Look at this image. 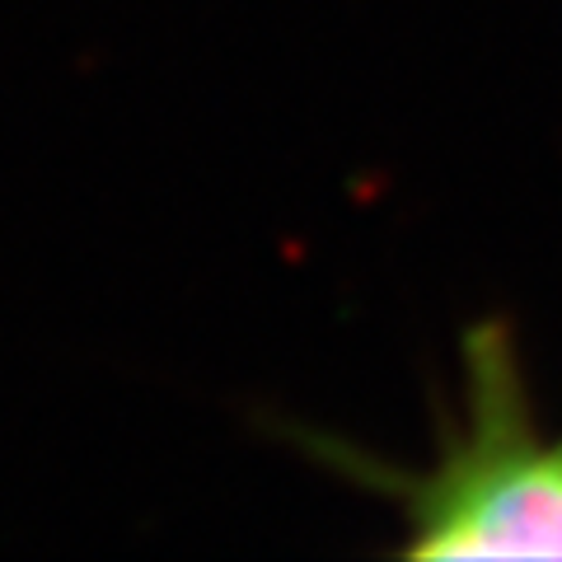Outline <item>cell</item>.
I'll use <instances>...</instances> for the list:
<instances>
[{
  "label": "cell",
  "instance_id": "cell-1",
  "mask_svg": "<svg viewBox=\"0 0 562 562\" xmlns=\"http://www.w3.org/2000/svg\"><path fill=\"white\" fill-rule=\"evenodd\" d=\"M291 441L398 506L403 558H562V431L543 436L530 361L506 314H483L454 342V384L436 403L422 469L324 431H291Z\"/></svg>",
  "mask_w": 562,
  "mask_h": 562
}]
</instances>
